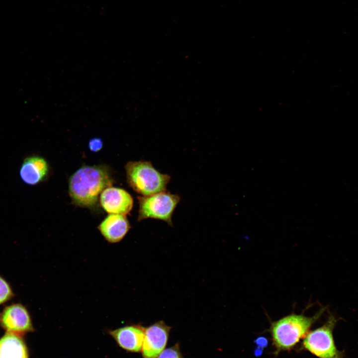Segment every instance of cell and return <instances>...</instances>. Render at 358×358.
<instances>
[{
    "label": "cell",
    "instance_id": "cell-1",
    "mask_svg": "<svg viewBox=\"0 0 358 358\" xmlns=\"http://www.w3.org/2000/svg\"><path fill=\"white\" fill-rule=\"evenodd\" d=\"M112 183L113 179L106 167L85 166L70 177L69 193L75 205L91 209L96 205L102 191Z\"/></svg>",
    "mask_w": 358,
    "mask_h": 358
},
{
    "label": "cell",
    "instance_id": "cell-2",
    "mask_svg": "<svg viewBox=\"0 0 358 358\" xmlns=\"http://www.w3.org/2000/svg\"><path fill=\"white\" fill-rule=\"evenodd\" d=\"M325 309L322 308L312 317L291 314L272 322L270 332L276 353L291 350L305 337Z\"/></svg>",
    "mask_w": 358,
    "mask_h": 358
},
{
    "label": "cell",
    "instance_id": "cell-3",
    "mask_svg": "<svg viewBox=\"0 0 358 358\" xmlns=\"http://www.w3.org/2000/svg\"><path fill=\"white\" fill-rule=\"evenodd\" d=\"M125 168L129 185L144 196L164 191L170 180L169 176L160 173L148 162H129Z\"/></svg>",
    "mask_w": 358,
    "mask_h": 358
},
{
    "label": "cell",
    "instance_id": "cell-4",
    "mask_svg": "<svg viewBox=\"0 0 358 358\" xmlns=\"http://www.w3.org/2000/svg\"><path fill=\"white\" fill-rule=\"evenodd\" d=\"M338 319L330 314L321 327L309 331L302 342V348L318 358H344L343 351L335 343L333 331Z\"/></svg>",
    "mask_w": 358,
    "mask_h": 358
},
{
    "label": "cell",
    "instance_id": "cell-5",
    "mask_svg": "<svg viewBox=\"0 0 358 358\" xmlns=\"http://www.w3.org/2000/svg\"><path fill=\"white\" fill-rule=\"evenodd\" d=\"M139 204L138 220L151 218L172 225V216L180 198L165 191L149 196L138 197Z\"/></svg>",
    "mask_w": 358,
    "mask_h": 358
},
{
    "label": "cell",
    "instance_id": "cell-6",
    "mask_svg": "<svg viewBox=\"0 0 358 358\" xmlns=\"http://www.w3.org/2000/svg\"><path fill=\"white\" fill-rule=\"evenodd\" d=\"M171 329L163 321L145 328L141 349L143 358H157L166 348Z\"/></svg>",
    "mask_w": 358,
    "mask_h": 358
},
{
    "label": "cell",
    "instance_id": "cell-7",
    "mask_svg": "<svg viewBox=\"0 0 358 358\" xmlns=\"http://www.w3.org/2000/svg\"><path fill=\"white\" fill-rule=\"evenodd\" d=\"M100 204L109 214L126 215L131 210L133 201L125 190L112 186L105 188L99 196Z\"/></svg>",
    "mask_w": 358,
    "mask_h": 358
},
{
    "label": "cell",
    "instance_id": "cell-8",
    "mask_svg": "<svg viewBox=\"0 0 358 358\" xmlns=\"http://www.w3.org/2000/svg\"><path fill=\"white\" fill-rule=\"evenodd\" d=\"M109 334L123 349L133 353L141 351L145 336V328L142 326H127L110 331Z\"/></svg>",
    "mask_w": 358,
    "mask_h": 358
},
{
    "label": "cell",
    "instance_id": "cell-9",
    "mask_svg": "<svg viewBox=\"0 0 358 358\" xmlns=\"http://www.w3.org/2000/svg\"><path fill=\"white\" fill-rule=\"evenodd\" d=\"M49 173L46 160L39 156H31L22 162L19 175L22 181L29 185L37 184L46 179Z\"/></svg>",
    "mask_w": 358,
    "mask_h": 358
},
{
    "label": "cell",
    "instance_id": "cell-10",
    "mask_svg": "<svg viewBox=\"0 0 358 358\" xmlns=\"http://www.w3.org/2000/svg\"><path fill=\"white\" fill-rule=\"evenodd\" d=\"M1 321L8 332L23 333L33 330L28 313L21 305L15 304L7 307L3 313Z\"/></svg>",
    "mask_w": 358,
    "mask_h": 358
},
{
    "label": "cell",
    "instance_id": "cell-11",
    "mask_svg": "<svg viewBox=\"0 0 358 358\" xmlns=\"http://www.w3.org/2000/svg\"><path fill=\"white\" fill-rule=\"evenodd\" d=\"M130 228L126 216L116 214H109L98 227L102 235L110 243L120 241Z\"/></svg>",
    "mask_w": 358,
    "mask_h": 358
},
{
    "label": "cell",
    "instance_id": "cell-12",
    "mask_svg": "<svg viewBox=\"0 0 358 358\" xmlns=\"http://www.w3.org/2000/svg\"><path fill=\"white\" fill-rule=\"evenodd\" d=\"M26 347L21 338L8 332L0 340V358H28Z\"/></svg>",
    "mask_w": 358,
    "mask_h": 358
},
{
    "label": "cell",
    "instance_id": "cell-13",
    "mask_svg": "<svg viewBox=\"0 0 358 358\" xmlns=\"http://www.w3.org/2000/svg\"><path fill=\"white\" fill-rule=\"evenodd\" d=\"M157 358H183L178 344L165 349Z\"/></svg>",
    "mask_w": 358,
    "mask_h": 358
},
{
    "label": "cell",
    "instance_id": "cell-14",
    "mask_svg": "<svg viewBox=\"0 0 358 358\" xmlns=\"http://www.w3.org/2000/svg\"><path fill=\"white\" fill-rule=\"evenodd\" d=\"M11 295V291L9 285L0 277V304L6 301Z\"/></svg>",
    "mask_w": 358,
    "mask_h": 358
},
{
    "label": "cell",
    "instance_id": "cell-15",
    "mask_svg": "<svg viewBox=\"0 0 358 358\" xmlns=\"http://www.w3.org/2000/svg\"><path fill=\"white\" fill-rule=\"evenodd\" d=\"M103 144V141L101 138L95 137L89 141L88 147L90 151L97 152L102 148Z\"/></svg>",
    "mask_w": 358,
    "mask_h": 358
}]
</instances>
